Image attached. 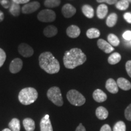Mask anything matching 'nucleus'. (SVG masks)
Here are the masks:
<instances>
[{
	"label": "nucleus",
	"mask_w": 131,
	"mask_h": 131,
	"mask_svg": "<svg viewBox=\"0 0 131 131\" xmlns=\"http://www.w3.org/2000/svg\"><path fill=\"white\" fill-rule=\"evenodd\" d=\"M86 60V55L81 49L73 48L65 52L63 57V63L67 69H73L84 64Z\"/></svg>",
	"instance_id": "f257e3e1"
},
{
	"label": "nucleus",
	"mask_w": 131,
	"mask_h": 131,
	"mask_svg": "<svg viewBox=\"0 0 131 131\" xmlns=\"http://www.w3.org/2000/svg\"><path fill=\"white\" fill-rule=\"evenodd\" d=\"M39 64L42 70L49 74L58 73L60 69L58 61L50 52H45L40 54Z\"/></svg>",
	"instance_id": "f03ea898"
},
{
	"label": "nucleus",
	"mask_w": 131,
	"mask_h": 131,
	"mask_svg": "<svg viewBox=\"0 0 131 131\" xmlns=\"http://www.w3.org/2000/svg\"><path fill=\"white\" fill-rule=\"evenodd\" d=\"M38 96V92L34 88H26L19 92L18 100L23 105H29L37 100Z\"/></svg>",
	"instance_id": "7ed1b4c3"
},
{
	"label": "nucleus",
	"mask_w": 131,
	"mask_h": 131,
	"mask_svg": "<svg viewBox=\"0 0 131 131\" xmlns=\"http://www.w3.org/2000/svg\"><path fill=\"white\" fill-rule=\"evenodd\" d=\"M47 96L49 100L57 106H62L63 104V96L58 87H52L47 91Z\"/></svg>",
	"instance_id": "20e7f679"
},
{
	"label": "nucleus",
	"mask_w": 131,
	"mask_h": 131,
	"mask_svg": "<svg viewBox=\"0 0 131 131\" xmlns=\"http://www.w3.org/2000/svg\"><path fill=\"white\" fill-rule=\"evenodd\" d=\"M66 96L69 103L73 106H81L86 102L84 96L77 90H70L67 94Z\"/></svg>",
	"instance_id": "39448f33"
},
{
	"label": "nucleus",
	"mask_w": 131,
	"mask_h": 131,
	"mask_svg": "<svg viewBox=\"0 0 131 131\" xmlns=\"http://www.w3.org/2000/svg\"><path fill=\"white\" fill-rule=\"evenodd\" d=\"M37 18L43 23H49L54 21L56 19V14L54 11L50 9L42 10L38 13Z\"/></svg>",
	"instance_id": "423d86ee"
},
{
	"label": "nucleus",
	"mask_w": 131,
	"mask_h": 131,
	"mask_svg": "<svg viewBox=\"0 0 131 131\" xmlns=\"http://www.w3.org/2000/svg\"><path fill=\"white\" fill-rule=\"evenodd\" d=\"M40 7V3L37 1H33L24 5L21 9L22 12L24 14H29L37 11Z\"/></svg>",
	"instance_id": "0eeeda50"
},
{
	"label": "nucleus",
	"mask_w": 131,
	"mask_h": 131,
	"mask_svg": "<svg viewBox=\"0 0 131 131\" xmlns=\"http://www.w3.org/2000/svg\"><path fill=\"white\" fill-rule=\"evenodd\" d=\"M18 52L24 57H30L34 53L32 47L26 43H21L19 45Z\"/></svg>",
	"instance_id": "6e6552de"
},
{
	"label": "nucleus",
	"mask_w": 131,
	"mask_h": 131,
	"mask_svg": "<svg viewBox=\"0 0 131 131\" xmlns=\"http://www.w3.org/2000/svg\"><path fill=\"white\" fill-rule=\"evenodd\" d=\"M23 61L20 58H15L11 61L9 66V70L12 73H16L19 72L23 68Z\"/></svg>",
	"instance_id": "1a4fd4ad"
},
{
	"label": "nucleus",
	"mask_w": 131,
	"mask_h": 131,
	"mask_svg": "<svg viewBox=\"0 0 131 131\" xmlns=\"http://www.w3.org/2000/svg\"><path fill=\"white\" fill-rule=\"evenodd\" d=\"M62 14L65 18H69L73 16L77 12V10L72 5L70 4H66L62 8Z\"/></svg>",
	"instance_id": "9d476101"
},
{
	"label": "nucleus",
	"mask_w": 131,
	"mask_h": 131,
	"mask_svg": "<svg viewBox=\"0 0 131 131\" xmlns=\"http://www.w3.org/2000/svg\"><path fill=\"white\" fill-rule=\"evenodd\" d=\"M40 130L41 131H53V128L49 119V115H46L40 122Z\"/></svg>",
	"instance_id": "9b49d317"
},
{
	"label": "nucleus",
	"mask_w": 131,
	"mask_h": 131,
	"mask_svg": "<svg viewBox=\"0 0 131 131\" xmlns=\"http://www.w3.org/2000/svg\"><path fill=\"white\" fill-rule=\"evenodd\" d=\"M97 45L98 47L104 51L106 53H109L114 50V48L111 46L109 42L106 41L103 39H99L97 41Z\"/></svg>",
	"instance_id": "f8f14e48"
},
{
	"label": "nucleus",
	"mask_w": 131,
	"mask_h": 131,
	"mask_svg": "<svg viewBox=\"0 0 131 131\" xmlns=\"http://www.w3.org/2000/svg\"><path fill=\"white\" fill-rule=\"evenodd\" d=\"M106 89L112 94H117L118 92V86L117 82L112 78H109L106 81Z\"/></svg>",
	"instance_id": "ddd939ff"
},
{
	"label": "nucleus",
	"mask_w": 131,
	"mask_h": 131,
	"mask_svg": "<svg viewBox=\"0 0 131 131\" xmlns=\"http://www.w3.org/2000/svg\"><path fill=\"white\" fill-rule=\"evenodd\" d=\"M81 33L80 29L77 26L71 25L68 27L66 30V34L68 37L72 38H76L79 37Z\"/></svg>",
	"instance_id": "4468645a"
},
{
	"label": "nucleus",
	"mask_w": 131,
	"mask_h": 131,
	"mask_svg": "<svg viewBox=\"0 0 131 131\" xmlns=\"http://www.w3.org/2000/svg\"><path fill=\"white\" fill-rule=\"evenodd\" d=\"M93 98L98 103H102L107 100V95L100 89H96L93 93Z\"/></svg>",
	"instance_id": "2eb2a0df"
},
{
	"label": "nucleus",
	"mask_w": 131,
	"mask_h": 131,
	"mask_svg": "<svg viewBox=\"0 0 131 131\" xmlns=\"http://www.w3.org/2000/svg\"><path fill=\"white\" fill-rule=\"evenodd\" d=\"M118 88L124 91H129L131 89V83L128 80L124 78H119L117 81Z\"/></svg>",
	"instance_id": "dca6fc26"
},
{
	"label": "nucleus",
	"mask_w": 131,
	"mask_h": 131,
	"mask_svg": "<svg viewBox=\"0 0 131 131\" xmlns=\"http://www.w3.org/2000/svg\"><path fill=\"white\" fill-rule=\"evenodd\" d=\"M58 33V29L55 26L50 25L45 27L43 30V34L46 37L51 38L55 36Z\"/></svg>",
	"instance_id": "f3484780"
},
{
	"label": "nucleus",
	"mask_w": 131,
	"mask_h": 131,
	"mask_svg": "<svg viewBox=\"0 0 131 131\" xmlns=\"http://www.w3.org/2000/svg\"><path fill=\"white\" fill-rule=\"evenodd\" d=\"M108 12V7L104 4H101L98 6L96 9V15L100 19H104L107 15Z\"/></svg>",
	"instance_id": "a211bd4d"
},
{
	"label": "nucleus",
	"mask_w": 131,
	"mask_h": 131,
	"mask_svg": "<svg viewBox=\"0 0 131 131\" xmlns=\"http://www.w3.org/2000/svg\"><path fill=\"white\" fill-rule=\"evenodd\" d=\"M23 126L26 131H34L35 129V123L34 119L30 118H26L24 119Z\"/></svg>",
	"instance_id": "6ab92c4d"
},
{
	"label": "nucleus",
	"mask_w": 131,
	"mask_h": 131,
	"mask_svg": "<svg viewBox=\"0 0 131 131\" xmlns=\"http://www.w3.org/2000/svg\"><path fill=\"white\" fill-rule=\"evenodd\" d=\"M95 114L98 119L103 120L108 117L109 113L105 107H103V106H100L96 109Z\"/></svg>",
	"instance_id": "aec40b11"
},
{
	"label": "nucleus",
	"mask_w": 131,
	"mask_h": 131,
	"mask_svg": "<svg viewBox=\"0 0 131 131\" xmlns=\"http://www.w3.org/2000/svg\"><path fill=\"white\" fill-rule=\"evenodd\" d=\"M82 12L83 14L88 18H92L94 16V10L92 6L88 4H85L82 7Z\"/></svg>",
	"instance_id": "412c9836"
},
{
	"label": "nucleus",
	"mask_w": 131,
	"mask_h": 131,
	"mask_svg": "<svg viewBox=\"0 0 131 131\" xmlns=\"http://www.w3.org/2000/svg\"><path fill=\"white\" fill-rule=\"evenodd\" d=\"M9 8V12L13 16H18L19 15L21 10V7L19 4L12 2L10 4V6Z\"/></svg>",
	"instance_id": "4be33fe9"
},
{
	"label": "nucleus",
	"mask_w": 131,
	"mask_h": 131,
	"mask_svg": "<svg viewBox=\"0 0 131 131\" xmlns=\"http://www.w3.org/2000/svg\"><path fill=\"white\" fill-rule=\"evenodd\" d=\"M122 56L119 53L114 52L108 58V63L110 64H116L120 61Z\"/></svg>",
	"instance_id": "5701e85b"
},
{
	"label": "nucleus",
	"mask_w": 131,
	"mask_h": 131,
	"mask_svg": "<svg viewBox=\"0 0 131 131\" xmlns=\"http://www.w3.org/2000/svg\"><path fill=\"white\" fill-rule=\"evenodd\" d=\"M9 129L12 131H19L20 130V122L18 118H14L9 124Z\"/></svg>",
	"instance_id": "b1692460"
},
{
	"label": "nucleus",
	"mask_w": 131,
	"mask_h": 131,
	"mask_svg": "<svg viewBox=\"0 0 131 131\" xmlns=\"http://www.w3.org/2000/svg\"><path fill=\"white\" fill-rule=\"evenodd\" d=\"M118 19L117 15L115 13L110 14L106 19V25L109 27H112L117 23Z\"/></svg>",
	"instance_id": "393cba45"
},
{
	"label": "nucleus",
	"mask_w": 131,
	"mask_h": 131,
	"mask_svg": "<svg viewBox=\"0 0 131 131\" xmlns=\"http://www.w3.org/2000/svg\"><path fill=\"white\" fill-rule=\"evenodd\" d=\"M100 35V32L96 28H91L88 29L86 32V36L90 39L96 38L99 37Z\"/></svg>",
	"instance_id": "a878e982"
},
{
	"label": "nucleus",
	"mask_w": 131,
	"mask_h": 131,
	"mask_svg": "<svg viewBox=\"0 0 131 131\" xmlns=\"http://www.w3.org/2000/svg\"><path fill=\"white\" fill-rule=\"evenodd\" d=\"M107 40L112 46H118L119 45V40L117 36L113 34H110L107 36Z\"/></svg>",
	"instance_id": "bb28decb"
},
{
	"label": "nucleus",
	"mask_w": 131,
	"mask_h": 131,
	"mask_svg": "<svg viewBox=\"0 0 131 131\" xmlns=\"http://www.w3.org/2000/svg\"><path fill=\"white\" fill-rule=\"evenodd\" d=\"M129 3L127 0H120L115 4L116 7L120 10H125L129 7Z\"/></svg>",
	"instance_id": "cd10ccee"
},
{
	"label": "nucleus",
	"mask_w": 131,
	"mask_h": 131,
	"mask_svg": "<svg viewBox=\"0 0 131 131\" xmlns=\"http://www.w3.org/2000/svg\"><path fill=\"white\" fill-rule=\"evenodd\" d=\"M61 3V0H45V6L46 7L52 8L58 7Z\"/></svg>",
	"instance_id": "c85d7f7f"
},
{
	"label": "nucleus",
	"mask_w": 131,
	"mask_h": 131,
	"mask_svg": "<svg viewBox=\"0 0 131 131\" xmlns=\"http://www.w3.org/2000/svg\"><path fill=\"white\" fill-rule=\"evenodd\" d=\"M126 124L122 121H119L114 125L113 131H126Z\"/></svg>",
	"instance_id": "c756f323"
},
{
	"label": "nucleus",
	"mask_w": 131,
	"mask_h": 131,
	"mask_svg": "<svg viewBox=\"0 0 131 131\" xmlns=\"http://www.w3.org/2000/svg\"><path fill=\"white\" fill-rule=\"evenodd\" d=\"M6 59V52L3 49L0 48V68L3 66L4 64L5 61Z\"/></svg>",
	"instance_id": "7c9ffc66"
},
{
	"label": "nucleus",
	"mask_w": 131,
	"mask_h": 131,
	"mask_svg": "<svg viewBox=\"0 0 131 131\" xmlns=\"http://www.w3.org/2000/svg\"><path fill=\"white\" fill-rule=\"evenodd\" d=\"M124 116L128 121H131V104L126 107L124 111Z\"/></svg>",
	"instance_id": "2f4dec72"
},
{
	"label": "nucleus",
	"mask_w": 131,
	"mask_h": 131,
	"mask_svg": "<svg viewBox=\"0 0 131 131\" xmlns=\"http://www.w3.org/2000/svg\"><path fill=\"white\" fill-rule=\"evenodd\" d=\"M0 4L5 9H8L10 6L11 3H10L9 0H0Z\"/></svg>",
	"instance_id": "473e14b6"
},
{
	"label": "nucleus",
	"mask_w": 131,
	"mask_h": 131,
	"mask_svg": "<svg viewBox=\"0 0 131 131\" xmlns=\"http://www.w3.org/2000/svg\"><path fill=\"white\" fill-rule=\"evenodd\" d=\"M126 70L127 74L131 78V60L127 61L126 63Z\"/></svg>",
	"instance_id": "72a5a7b5"
},
{
	"label": "nucleus",
	"mask_w": 131,
	"mask_h": 131,
	"mask_svg": "<svg viewBox=\"0 0 131 131\" xmlns=\"http://www.w3.org/2000/svg\"><path fill=\"white\" fill-rule=\"evenodd\" d=\"M123 37L124 38V40L130 41L131 40V31L127 30L124 34H123Z\"/></svg>",
	"instance_id": "f704fd0d"
},
{
	"label": "nucleus",
	"mask_w": 131,
	"mask_h": 131,
	"mask_svg": "<svg viewBox=\"0 0 131 131\" xmlns=\"http://www.w3.org/2000/svg\"><path fill=\"white\" fill-rule=\"evenodd\" d=\"M118 0H96L98 3H107L108 4H114L117 3Z\"/></svg>",
	"instance_id": "c9c22d12"
},
{
	"label": "nucleus",
	"mask_w": 131,
	"mask_h": 131,
	"mask_svg": "<svg viewBox=\"0 0 131 131\" xmlns=\"http://www.w3.org/2000/svg\"><path fill=\"white\" fill-rule=\"evenodd\" d=\"M124 18L128 23L131 24V13L127 12L124 14Z\"/></svg>",
	"instance_id": "e433bc0d"
},
{
	"label": "nucleus",
	"mask_w": 131,
	"mask_h": 131,
	"mask_svg": "<svg viewBox=\"0 0 131 131\" xmlns=\"http://www.w3.org/2000/svg\"><path fill=\"white\" fill-rule=\"evenodd\" d=\"M100 131H112V129H111L109 125H108V124H104L101 127Z\"/></svg>",
	"instance_id": "4c0bfd02"
},
{
	"label": "nucleus",
	"mask_w": 131,
	"mask_h": 131,
	"mask_svg": "<svg viewBox=\"0 0 131 131\" xmlns=\"http://www.w3.org/2000/svg\"><path fill=\"white\" fill-rule=\"evenodd\" d=\"M30 0H12V2L16 3L18 4H27Z\"/></svg>",
	"instance_id": "58836bf2"
},
{
	"label": "nucleus",
	"mask_w": 131,
	"mask_h": 131,
	"mask_svg": "<svg viewBox=\"0 0 131 131\" xmlns=\"http://www.w3.org/2000/svg\"><path fill=\"white\" fill-rule=\"evenodd\" d=\"M75 131H86V130L84 126H83L81 123H80L79 124V126H78V127L76 128Z\"/></svg>",
	"instance_id": "ea45409f"
},
{
	"label": "nucleus",
	"mask_w": 131,
	"mask_h": 131,
	"mask_svg": "<svg viewBox=\"0 0 131 131\" xmlns=\"http://www.w3.org/2000/svg\"><path fill=\"white\" fill-rule=\"evenodd\" d=\"M4 18V14H3V12H2V11L0 10V22L3 21Z\"/></svg>",
	"instance_id": "a19ab883"
},
{
	"label": "nucleus",
	"mask_w": 131,
	"mask_h": 131,
	"mask_svg": "<svg viewBox=\"0 0 131 131\" xmlns=\"http://www.w3.org/2000/svg\"><path fill=\"white\" fill-rule=\"evenodd\" d=\"M2 131H12V130H11L10 129H7V128H6V129H3Z\"/></svg>",
	"instance_id": "79ce46f5"
},
{
	"label": "nucleus",
	"mask_w": 131,
	"mask_h": 131,
	"mask_svg": "<svg viewBox=\"0 0 131 131\" xmlns=\"http://www.w3.org/2000/svg\"><path fill=\"white\" fill-rule=\"evenodd\" d=\"M129 3H131V0H127Z\"/></svg>",
	"instance_id": "37998d69"
},
{
	"label": "nucleus",
	"mask_w": 131,
	"mask_h": 131,
	"mask_svg": "<svg viewBox=\"0 0 131 131\" xmlns=\"http://www.w3.org/2000/svg\"><path fill=\"white\" fill-rule=\"evenodd\" d=\"M130 45H131V41H130Z\"/></svg>",
	"instance_id": "c03bdc74"
}]
</instances>
